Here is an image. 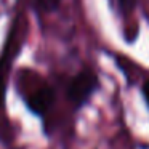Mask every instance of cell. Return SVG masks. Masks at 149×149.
Masks as SVG:
<instances>
[{
    "label": "cell",
    "instance_id": "cell-1",
    "mask_svg": "<svg viewBox=\"0 0 149 149\" xmlns=\"http://www.w3.org/2000/svg\"><path fill=\"white\" fill-rule=\"evenodd\" d=\"M18 93L26 107L37 117H47L55 104L56 95L52 84L45 80L39 72L21 69L18 75Z\"/></svg>",
    "mask_w": 149,
    "mask_h": 149
},
{
    "label": "cell",
    "instance_id": "cell-3",
    "mask_svg": "<svg viewBox=\"0 0 149 149\" xmlns=\"http://www.w3.org/2000/svg\"><path fill=\"white\" fill-rule=\"evenodd\" d=\"M114 13H117L123 21H128L136 11V0H107Z\"/></svg>",
    "mask_w": 149,
    "mask_h": 149
},
{
    "label": "cell",
    "instance_id": "cell-4",
    "mask_svg": "<svg viewBox=\"0 0 149 149\" xmlns=\"http://www.w3.org/2000/svg\"><path fill=\"white\" fill-rule=\"evenodd\" d=\"M63 0H34V8H36L39 13H55L59 7H61Z\"/></svg>",
    "mask_w": 149,
    "mask_h": 149
},
{
    "label": "cell",
    "instance_id": "cell-5",
    "mask_svg": "<svg viewBox=\"0 0 149 149\" xmlns=\"http://www.w3.org/2000/svg\"><path fill=\"white\" fill-rule=\"evenodd\" d=\"M8 69H10V59L7 56L0 59V104L3 103V96H5V88H7V75H8Z\"/></svg>",
    "mask_w": 149,
    "mask_h": 149
},
{
    "label": "cell",
    "instance_id": "cell-6",
    "mask_svg": "<svg viewBox=\"0 0 149 149\" xmlns=\"http://www.w3.org/2000/svg\"><path fill=\"white\" fill-rule=\"evenodd\" d=\"M141 95H143V100H144L146 106H148V109H149V79L143 82V85H141Z\"/></svg>",
    "mask_w": 149,
    "mask_h": 149
},
{
    "label": "cell",
    "instance_id": "cell-2",
    "mask_svg": "<svg viewBox=\"0 0 149 149\" xmlns=\"http://www.w3.org/2000/svg\"><path fill=\"white\" fill-rule=\"evenodd\" d=\"M98 88H100L98 74L90 68H82L68 80L66 98L74 107V111H79L90 103Z\"/></svg>",
    "mask_w": 149,
    "mask_h": 149
}]
</instances>
